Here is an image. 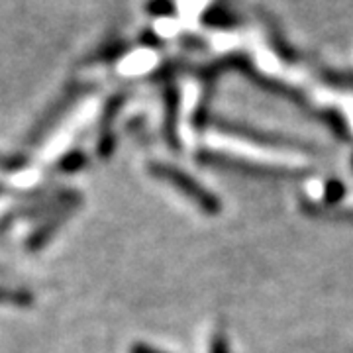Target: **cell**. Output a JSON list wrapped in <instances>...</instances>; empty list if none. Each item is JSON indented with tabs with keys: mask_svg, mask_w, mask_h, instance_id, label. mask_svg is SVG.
Instances as JSON below:
<instances>
[{
	"mask_svg": "<svg viewBox=\"0 0 353 353\" xmlns=\"http://www.w3.org/2000/svg\"><path fill=\"white\" fill-rule=\"evenodd\" d=\"M153 173L157 176H161L165 181H169L175 189L183 190L190 201H194L201 206L204 212L208 214H216L220 210V202L216 201L214 194H210L206 189H202L201 185H196L189 175L176 171L175 167H169V165H157L153 167Z\"/></svg>",
	"mask_w": 353,
	"mask_h": 353,
	"instance_id": "cell-1",
	"label": "cell"
},
{
	"mask_svg": "<svg viewBox=\"0 0 353 353\" xmlns=\"http://www.w3.org/2000/svg\"><path fill=\"white\" fill-rule=\"evenodd\" d=\"M136 353H159V352H155V350H152V347H139Z\"/></svg>",
	"mask_w": 353,
	"mask_h": 353,
	"instance_id": "cell-2",
	"label": "cell"
}]
</instances>
